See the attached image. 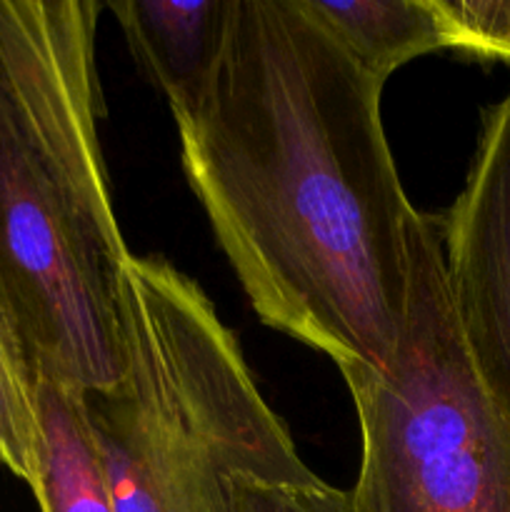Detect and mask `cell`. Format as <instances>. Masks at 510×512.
<instances>
[{"label": "cell", "instance_id": "6da1fadb", "mask_svg": "<svg viewBox=\"0 0 510 512\" xmlns=\"http://www.w3.org/2000/svg\"><path fill=\"white\" fill-rule=\"evenodd\" d=\"M378 78L303 0H230L203 93L175 110L185 178L255 313L340 373L383 370L415 215Z\"/></svg>", "mask_w": 510, "mask_h": 512}, {"label": "cell", "instance_id": "7a4b0ae2", "mask_svg": "<svg viewBox=\"0 0 510 512\" xmlns=\"http://www.w3.org/2000/svg\"><path fill=\"white\" fill-rule=\"evenodd\" d=\"M98 0H0V330L30 385L113 388L125 248L108 188Z\"/></svg>", "mask_w": 510, "mask_h": 512}, {"label": "cell", "instance_id": "3957f363", "mask_svg": "<svg viewBox=\"0 0 510 512\" xmlns=\"http://www.w3.org/2000/svg\"><path fill=\"white\" fill-rule=\"evenodd\" d=\"M123 335L120 380L83 395L113 512H230L235 475L315 478L195 280L130 255Z\"/></svg>", "mask_w": 510, "mask_h": 512}, {"label": "cell", "instance_id": "277c9868", "mask_svg": "<svg viewBox=\"0 0 510 512\" xmlns=\"http://www.w3.org/2000/svg\"><path fill=\"white\" fill-rule=\"evenodd\" d=\"M408 293L383 370L343 378L360 425L358 512H510V425L465 348L438 220L405 228Z\"/></svg>", "mask_w": 510, "mask_h": 512}, {"label": "cell", "instance_id": "5b68a950", "mask_svg": "<svg viewBox=\"0 0 510 512\" xmlns=\"http://www.w3.org/2000/svg\"><path fill=\"white\" fill-rule=\"evenodd\" d=\"M438 228L465 348L510 425V90L483 113L465 188Z\"/></svg>", "mask_w": 510, "mask_h": 512}, {"label": "cell", "instance_id": "8992f818", "mask_svg": "<svg viewBox=\"0 0 510 512\" xmlns=\"http://www.w3.org/2000/svg\"><path fill=\"white\" fill-rule=\"evenodd\" d=\"M108 8L170 110L193 105L218 58L230 0H118Z\"/></svg>", "mask_w": 510, "mask_h": 512}, {"label": "cell", "instance_id": "52a82bcc", "mask_svg": "<svg viewBox=\"0 0 510 512\" xmlns=\"http://www.w3.org/2000/svg\"><path fill=\"white\" fill-rule=\"evenodd\" d=\"M38 468L30 483L40 512H113L90 438L83 393L35 383Z\"/></svg>", "mask_w": 510, "mask_h": 512}, {"label": "cell", "instance_id": "ba28073f", "mask_svg": "<svg viewBox=\"0 0 510 512\" xmlns=\"http://www.w3.org/2000/svg\"><path fill=\"white\" fill-rule=\"evenodd\" d=\"M335 43L380 83L420 55L445 48L435 0H303Z\"/></svg>", "mask_w": 510, "mask_h": 512}, {"label": "cell", "instance_id": "9c48e42d", "mask_svg": "<svg viewBox=\"0 0 510 512\" xmlns=\"http://www.w3.org/2000/svg\"><path fill=\"white\" fill-rule=\"evenodd\" d=\"M0 465L23 483L38 468V413L28 375L0 330Z\"/></svg>", "mask_w": 510, "mask_h": 512}, {"label": "cell", "instance_id": "30bf717a", "mask_svg": "<svg viewBox=\"0 0 510 512\" xmlns=\"http://www.w3.org/2000/svg\"><path fill=\"white\" fill-rule=\"evenodd\" d=\"M445 48L510 63V0H435Z\"/></svg>", "mask_w": 510, "mask_h": 512}, {"label": "cell", "instance_id": "8fae6325", "mask_svg": "<svg viewBox=\"0 0 510 512\" xmlns=\"http://www.w3.org/2000/svg\"><path fill=\"white\" fill-rule=\"evenodd\" d=\"M228 503L230 512H358L350 493L318 475L303 483H263L235 475L228 485Z\"/></svg>", "mask_w": 510, "mask_h": 512}]
</instances>
